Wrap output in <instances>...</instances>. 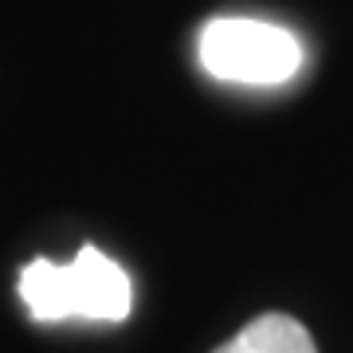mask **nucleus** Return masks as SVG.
<instances>
[{
    "label": "nucleus",
    "instance_id": "obj_1",
    "mask_svg": "<svg viewBox=\"0 0 353 353\" xmlns=\"http://www.w3.org/2000/svg\"><path fill=\"white\" fill-rule=\"evenodd\" d=\"M20 303L36 322H122L134 306V290L122 263L87 243L71 263L32 259L20 271Z\"/></svg>",
    "mask_w": 353,
    "mask_h": 353
},
{
    "label": "nucleus",
    "instance_id": "obj_2",
    "mask_svg": "<svg viewBox=\"0 0 353 353\" xmlns=\"http://www.w3.org/2000/svg\"><path fill=\"white\" fill-rule=\"evenodd\" d=\"M196 51L212 79L248 83V87H279L303 67V43L287 28L243 20V16L208 20L201 28Z\"/></svg>",
    "mask_w": 353,
    "mask_h": 353
},
{
    "label": "nucleus",
    "instance_id": "obj_3",
    "mask_svg": "<svg viewBox=\"0 0 353 353\" xmlns=\"http://www.w3.org/2000/svg\"><path fill=\"white\" fill-rule=\"evenodd\" d=\"M212 353H318V345L299 318L271 310V314L252 318L236 338H228Z\"/></svg>",
    "mask_w": 353,
    "mask_h": 353
}]
</instances>
